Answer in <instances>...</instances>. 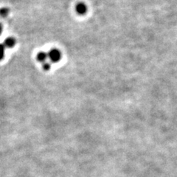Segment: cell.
<instances>
[{
  "label": "cell",
  "mask_w": 177,
  "mask_h": 177,
  "mask_svg": "<svg viewBox=\"0 0 177 177\" xmlns=\"http://www.w3.org/2000/svg\"><path fill=\"white\" fill-rule=\"evenodd\" d=\"M76 10L77 13L80 15H84L87 13V7L84 2H79L76 4Z\"/></svg>",
  "instance_id": "cell-2"
},
{
  "label": "cell",
  "mask_w": 177,
  "mask_h": 177,
  "mask_svg": "<svg viewBox=\"0 0 177 177\" xmlns=\"http://www.w3.org/2000/svg\"><path fill=\"white\" fill-rule=\"evenodd\" d=\"M9 13V9L7 7H2L0 9V16L2 17H6Z\"/></svg>",
  "instance_id": "cell-5"
},
{
  "label": "cell",
  "mask_w": 177,
  "mask_h": 177,
  "mask_svg": "<svg viewBox=\"0 0 177 177\" xmlns=\"http://www.w3.org/2000/svg\"><path fill=\"white\" fill-rule=\"evenodd\" d=\"M4 50H5V47L4 46V44H0V61L2 60L3 58H4Z\"/></svg>",
  "instance_id": "cell-6"
},
{
  "label": "cell",
  "mask_w": 177,
  "mask_h": 177,
  "mask_svg": "<svg viewBox=\"0 0 177 177\" xmlns=\"http://www.w3.org/2000/svg\"><path fill=\"white\" fill-rule=\"evenodd\" d=\"M3 44L5 48H13L16 44V39L13 37H9L4 40Z\"/></svg>",
  "instance_id": "cell-3"
},
{
  "label": "cell",
  "mask_w": 177,
  "mask_h": 177,
  "mask_svg": "<svg viewBox=\"0 0 177 177\" xmlns=\"http://www.w3.org/2000/svg\"><path fill=\"white\" fill-rule=\"evenodd\" d=\"M47 54L48 58L50 59L52 62H54V63L59 61L61 58V53L57 49H52Z\"/></svg>",
  "instance_id": "cell-1"
},
{
  "label": "cell",
  "mask_w": 177,
  "mask_h": 177,
  "mask_svg": "<svg viewBox=\"0 0 177 177\" xmlns=\"http://www.w3.org/2000/svg\"><path fill=\"white\" fill-rule=\"evenodd\" d=\"M48 59V54L45 52H40L39 53V54L37 55V59L39 61L43 62L44 63L45 61Z\"/></svg>",
  "instance_id": "cell-4"
},
{
  "label": "cell",
  "mask_w": 177,
  "mask_h": 177,
  "mask_svg": "<svg viewBox=\"0 0 177 177\" xmlns=\"http://www.w3.org/2000/svg\"><path fill=\"white\" fill-rule=\"evenodd\" d=\"M43 69L44 70H46V71H48L50 69V64L47 63V62H44L43 64Z\"/></svg>",
  "instance_id": "cell-7"
},
{
  "label": "cell",
  "mask_w": 177,
  "mask_h": 177,
  "mask_svg": "<svg viewBox=\"0 0 177 177\" xmlns=\"http://www.w3.org/2000/svg\"><path fill=\"white\" fill-rule=\"evenodd\" d=\"M2 30H3L2 25H1V24H0V35H1V33H2Z\"/></svg>",
  "instance_id": "cell-8"
}]
</instances>
